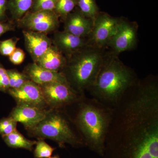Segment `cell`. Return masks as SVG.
Returning a JSON list of instances; mask_svg holds the SVG:
<instances>
[{
	"label": "cell",
	"instance_id": "cell-21",
	"mask_svg": "<svg viewBox=\"0 0 158 158\" xmlns=\"http://www.w3.org/2000/svg\"><path fill=\"white\" fill-rule=\"evenodd\" d=\"M19 38L14 37L4 40H0V54L5 56H10L16 48Z\"/></svg>",
	"mask_w": 158,
	"mask_h": 158
},
{
	"label": "cell",
	"instance_id": "cell-14",
	"mask_svg": "<svg viewBox=\"0 0 158 158\" xmlns=\"http://www.w3.org/2000/svg\"><path fill=\"white\" fill-rule=\"evenodd\" d=\"M23 73L30 80L38 85L52 82L68 83L62 72L46 69L34 62L27 65L24 69Z\"/></svg>",
	"mask_w": 158,
	"mask_h": 158
},
{
	"label": "cell",
	"instance_id": "cell-15",
	"mask_svg": "<svg viewBox=\"0 0 158 158\" xmlns=\"http://www.w3.org/2000/svg\"><path fill=\"white\" fill-rule=\"evenodd\" d=\"M66 62V57L52 44L35 63L46 69L61 72Z\"/></svg>",
	"mask_w": 158,
	"mask_h": 158
},
{
	"label": "cell",
	"instance_id": "cell-11",
	"mask_svg": "<svg viewBox=\"0 0 158 158\" xmlns=\"http://www.w3.org/2000/svg\"><path fill=\"white\" fill-rule=\"evenodd\" d=\"M52 40V44L66 58L88 45L87 38L78 37L64 31H55Z\"/></svg>",
	"mask_w": 158,
	"mask_h": 158
},
{
	"label": "cell",
	"instance_id": "cell-8",
	"mask_svg": "<svg viewBox=\"0 0 158 158\" xmlns=\"http://www.w3.org/2000/svg\"><path fill=\"white\" fill-rule=\"evenodd\" d=\"M47 105L59 108L75 102L84 94H81L68 83L52 82L39 85Z\"/></svg>",
	"mask_w": 158,
	"mask_h": 158
},
{
	"label": "cell",
	"instance_id": "cell-10",
	"mask_svg": "<svg viewBox=\"0 0 158 158\" xmlns=\"http://www.w3.org/2000/svg\"><path fill=\"white\" fill-rule=\"evenodd\" d=\"M25 46L33 62H37L52 44L48 34L40 32L23 30Z\"/></svg>",
	"mask_w": 158,
	"mask_h": 158
},
{
	"label": "cell",
	"instance_id": "cell-23",
	"mask_svg": "<svg viewBox=\"0 0 158 158\" xmlns=\"http://www.w3.org/2000/svg\"><path fill=\"white\" fill-rule=\"evenodd\" d=\"M57 0H34L30 11H54Z\"/></svg>",
	"mask_w": 158,
	"mask_h": 158
},
{
	"label": "cell",
	"instance_id": "cell-6",
	"mask_svg": "<svg viewBox=\"0 0 158 158\" xmlns=\"http://www.w3.org/2000/svg\"><path fill=\"white\" fill-rule=\"evenodd\" d=\"M59 18L54 11H29L16 22L23 30L35 31L48 34L59 28Z\"/></svg>",
	"mask_w": 158,
	"mask_h": 158
},
{
	"label": "cell",
	"instance_id": "cell-2",
	"mask_svg": "<svg viewBox=\"0 0 158 158\" xmlns=\"http://www.w3.org/2000/svg\"><path fill=\"white\" fill-rule=\"evenodd\" d=\"M78 102L75 124L85 143L102 153L112 116V108L94 98L86 97L85 94Z\"/></svg>",
	"mask_w": 158,
	"mask_h": 158
},
{
	"label": "cell",
	"instance_id": "cell-4",
	"mask_svg": "<svg viewBox=\"0 0 158 158\" xmlns=\"http://www.w3.org/2000/svg\"><path fill=\"white\" fill-rule=\"evenodd\" d=\"M66 116L61 112L49 111L42 121L28 130L35 136L56 141L61 146L65 144H84L82 136L74 129L72 123Z\"/></svg>",
	"mask_w": 158,
	"mask_h": 158
},
{
	"label": "cell",
	"instance_id": "cell-3",
	"mask_svg": "<svg viewBox=\"0 0 158 158\" xmlns=\"http://www.w3.org/2000/svg\"><path fill=\"white\" fill-rule=\"evenodd\" d=\"M104 49L87 45L66 58L61 72L78 93L84 94L95 81L106 55Z\"/></svg>",
	"mask_w": 158,
	"mask_h": 158
},
{
	"label": "cell",
	"instance_id": "cell-26",
	"mask_svg": "<svg viewBox=\"0 0 158 158\" xmlns=\"http://www.w3.org/2000/svg\"><path fill=\"white\" fill-rule=\"evenodd\" d=\"M25 58V53L20 48L15 49V50L9 56V60L14 65H18L22 63Z\"/></svg>",
	"mask_w": 158,
	"mask_h": 158
},
{
	"label": "cell",
	"instance_id": "cell-28",
	"mask_svg": "<svg viewBox=\"0 0 158 158\" xmlns=\"http://www.w3.org/2000/svg\"><path fill=\"white\" fill-rule=\"evenodd\" d=\"M8 0H0V21L8 20L6 11L8 10Z\"/></svg>",
	"mask_w": 158,
	"mask_h": 158
},
{
	"label": "cell",
	"instance_id": "cell-20",
	"mask_svg": "<svg viewBox=\"0 0 158 158\" xmlns=\"http://www.w3.org/2000/svg\"><path fill=\"white\" fill-rule=\"evenodd\" d=\"M9 79L10 88L17 89L20 88L30 79L24 73L18 71L16 69H7Z\"/></svg>",
	"mask_w": 158,
	"mask_h": 158
},
{
	"label": "cell",
	"instance_id": "cell-18",
	"mask_svg": "<svg viewBox=\"0 0 158 158\" xmlns=\"http://www.w3.org/2000/svg\"><path fill=\"white\" fill-rule=\"evenodd\" d=\"M77 7L85 16L94 21L100 11L95 0H77Z\"/></svg>",
	"mask_w": 158,
	"mask_h": 158
},
{
	"label": "cell",
	"instance_id": "cell-7",
	"mask_svg": "<svg viewBox=\"0 0 158 158\" xmlns=\"http://www.w3.org/2000/svg\"><path fill=\"white\" fill-rule=\"evenodd\" d=\"M138 29L137 23L120 18L116 34L107 46L110 52L118 56L123 52L135 48L138 42Z\"/></svg>",
	"mask_w": 158,
	"mask_h": 158
},
{
	"label": "cell",
	"instance_id": "cell-22",
	"mask_svg": "<svg viewBox=\"0 0 158 158\" xmlns=\"http://www.w3.org/2000/svg\"><path fill=\"white\" fill-rule=\"evenodd\" d=\"M54 149L45 141L40 140L36 143L34 156L37 158H48L52 156Z\"/></svg>",
	"mask_w": 158,
	"mask_h": 158
},
{
	"label": "cell",
	"instance_id": "cell-9",
	"mask_svg": "<svg viewBox=\"0 0 158 158\" xmlns=\"http://www.w3.org/2000/svg\"><path fill=\"white\" fill-rule=\"evenodd\" d=\"M8 93L19 106H28L44 109L47 104L39 85L31 80L26 82L20 88H9Z\"/></svg>",
	"mask_w": 158,
	"mask_h": 158
},
{
	"label": "cell",
	"instance_id": "cell-29",
	"mask_svg": "<svg viewBox=\"0 0 158 158\" xmlns=\"http://www.w3.org/2000/svg\"><path fill=\"white\" fill-rule=\"evenodd\" d=\"M48 158H59V157L58 156H53V157H49Z\"/></svg>",
	"mask_w": 158,
	"mask_h": 158
},
{
	"label": "cell",
	"instance_id": "cell-25",
	"mask_svg": "<svg viewBox=\"0 0 158 158\" xmlns=\"http://www.w3.org/2000/svg\"><path fill=\"white\" fill-rule=\"evenodd\" d=\"M9 88V79L7 69L4 68L0 62V91L6 92L8 91Z\"/></svg>",
	"mask_w": 158,
	"mask_h": 158
},
{
	"label": "cell",
	"instance_id": "cell-16",
	"mask_svg": "<svg viewBox=\"0 0 158 158\" xmlns=\"http://www.w3.org/2000/svg\"><path fill=\"white\" fill-rule=\"evenodd\" d=\"M34 0H8V10L11 20L17 22L31 10Z\"/></svg>",
	"mask_w": 158,
	"mask_h": 158
},
{
	"label": "cell",
	"instance_id": "cell-12",
	"mask_svg": "<svg viewBox=\"0 0 158 158\" xmlns=\"http://www.w3.org/2000/svg\"><path fill=\"white\" fill-rule=\"evenodd\" d=\"M64 31L77 36L87 38L93 28V20L86 17L76 7L63 20Z\"/></svg>",
	"mask_w": 158,
	"mask_h": 158
},
{
	"label": "cell",
	"instance_id": "cell-17",
	"mask_svg": "<svg viewBox=\"0 0 158 158\" xmlns=\"http://www.w3.org/2000/svg\"><path fill=\"white\" fill-rule=\"evenodd\" d=\"M3 140L9 147L32 150L37 141H31L25 138L17 130L7 135L3 136Z\"/></svg>",
	"mask_w": 158,
	"mask_h": 158
},
{
	"label": "cell",
	"instance_id": "cell-13",
	"mask_svg": "<svg viewBox=\"0 0 158 158\" xmlns=\"http://www.w3.org/2000/svg\"><path fill=\"white\" fill-rule=\"evenodd\" d=\"M49 112L35 107L17 105L12 110L10 116L17 122L22 123L28 129L42 121Z\"/></svg>",
	"mask_w": 158,
	"mask_h": 158
},
{
	"label": "cell",
	"instance_id": "cell-19",
	"mask_svg": "<svg viewBox=\"0 0 158 158\" xmlns=\"http://www.w3.org/2000/svg\"><path fill=\"white\" fill-rule=\"evenodd\" d=\"M76 7L77 0H57L54 11L63 21Z\"/></svg>",
	"mask_w": 158,
	"mask_h": 158
},
{
	"label": "cell",
	"instance_id": "cell-27",
	"mask_svg": "<svg viewBox=\"0 0 158 158\" xmlns=\"http://www.w3.org/2000/svg\"><path fill=\"white\" fill-rule=\"evenodd\" d=\"M15 27V24L12 20L0 21V37L7 32L14 31Z\"/></svg>",
	"mask_w": 158,
	"mask_h": 158
},
{
	"label": "cell",
	"instance_id": "cell-1",
	"mask_svg": "<svg viewBox=\"0 0 158 158\" xmlns=\"http://www.w3.org/2000/svg\"><path fill=\"white\" fill-rule=\"evenodd\" d=\"M138 80L135 71L118 56L108 52L95 81L87 90L92 98L111 107Z\"/></svg>",
	"mask_w": 158,
	"mask_h": 158
},
{
	"label": "cell",
	"instance_id": "cell-5",
	"mask_svg": "<svg viewBox=\"0 0 158 158\" xmlns=\"http://www.w3.org/2000/svg\"><path fill=\"white\" fill-rule=\"evenodd\" d=\"M119 20L106 12L99 11L94 20L92 31L87 37L88 45L100 49L107 48L116 34Z\"/></svg>",
	"mask_w": 158,
	"mask_h": 158
},
{
	"label": "cell",
	"instance_id": "cell-24",
	"mask_svg": "<svg viewBox=\"0 0 158 158\" xmlns=\"http://www.w3.org/2000/svg\"><path fill=\"white\" fill-rule=\"evenodd\" d=\"M17 123L11 116L1 119L0 120V135L3 137L15 131Z\"/></svg>",
	"mask_w": 158,
	"mask_h": 158
}]
</instances>
